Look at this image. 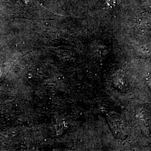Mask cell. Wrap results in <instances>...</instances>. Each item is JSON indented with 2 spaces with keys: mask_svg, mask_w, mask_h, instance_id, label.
<instances>
[{
  "mask_svg": "<svg viewBox=\"0 0 151 151\" xmlns=\"http://www.w3.org/2000/svg\"><path fill=\"white\" fill-rule=\"evenodd\" d=\"M107 120L114 136L119 139H125L128 136V130L121 115L112 111L107 115Z\"/></svg>",
  "mask_w": 151,
  "mask_h": 151,
  "instance_id": "1",
  "label": "cell"
},
{
  "mask_svg": "<svg viewBox=\"0 0 151 151\" xmlns=\"http://www.w3.org/2000/svg\"><path fill=\"white\" fill-rule=\"evenodd\" d=\"M147 85L151 90V76L148 78V79L147 80Z\"/></svg>",
  "mask_w": 151,
  "mask_h": 151,
  "instance_id": "2",
  "label": "cell"
}]
</instances>
